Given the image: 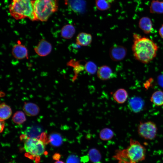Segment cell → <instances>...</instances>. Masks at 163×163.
Masks as SVG:
<instances>
[{"label": "cell", "mask_w": 163, "mask_h": 163, "mask_svg": "<svg viewBox=\"0 0 163 163\" xmlns=\"http://www.w3.org/2000/svg\"><path fill=\"white\" fill-rule=\"evenodd\" d=\"M133 37L132 50L135 58L144 64L152 61L158 50L157 44L150 39L136 33L133 34Z\"/></svg>", "instance_id": "1"}, {"label": "cell", "mask_w": 163, "mask_h": 163, "mask_svg": "<svg viewBox=\"0 0 163 163\" xmlns=\"http://www.w3.org/2000/svg\"><path fill=\"white\" fill-rule=\"evenodd\" d=\"M145 148L138 141L131 139L129 145L124 149L117 151L114 157L119 163H138L145 160Z\"/></svg>", "instance_id": "2"}, {"label": "cell", "mask_w": 163, "mask_h": 163, "mask_svg": "<svg viewBox=\"0 0 163 163\" xmlns=\"http://www.w3.org/2000/svg\"><path fill=\"white\" fill-rule=\"evenodd\" d=\"M11 15L16 20L25 18L36 21L31 0H12L9 6Z\"/></svg>", "instance_id": "3"}, {"label": "cell", "mask_w": 163, "mask_h": 163, "mask_svg": "<svg viewBox=\"0 0 163 163\" xmlns=\"http://www.w3.org/2000/svg\"><path fill=\"white\" fill-rule=\"evenodd\" d=\"M32 3L36 21H47L58 8L56 0H33Z\"/></svg>", "instance_id": "4"}, {"label": "cell", "mask_w": 163, "mask_h": 163, "mask_svg": "<svg viewBox=\"0 0 163 163\" xmlns=\"http://www.w3.org/2000/svg\"><path fill=\"white\" fill-rule=\"evenodd\" d=\"M24 146L26 152L34 156L42 155L45 150V146L43 142L35 137L27 138L24 142Z\"/></svg>", "instance_id": "5"}, {"label": "cell", "mask_w": 163, "mask_h": 163, "mask_svg": "<svg viewBox=\"0 0 163 163\" xmlns=\"http://www.w3.org/2000/svg\"><path fill=\"white\" fill-rule=\"evenodd\" d=\"M157 130L155 124L151 121L140 122L138 127L139 135L145 139L150 140L156 137Z\"/></svg>", "instance_id": "6"}, {"label": "cell", "mask_w": 163, "mask_h": 163, "mask_svg": "<svg viewBox=\"0 0 163 163\" xmlns=\"http://www.w3.org/2000/svg\"><path fill=\"white\" fill-rule=\"evenodd\" d=\"M127 50L123 46L114 45L112 46L109 50V56L113 61L118 62L123 60L126 57Z\"/></svg>", "instance_id": "7"}, {"label": "cell", "mask_w": 163, "mask_h": 163, "mask_svg": "<svg viewBox=\"0 0 163 163\" xmlns=\"http://www.w3.org/2000/svg\"><path fill=\"white\" fill-rule=\"evenodd\" d=\"M144 102L142 99L137 96L131 97L128 101V106L132 112L137 113L142 110L144 107Z\"/></svg>", "instance_id": "8"}, {"label": "cell", "mask_w": 163, "mask_h": 163, "mask_svg": "<svg viewBox=\"0 0 163 163\" xmlns=\"http://www.w3.org/2000/svg\"><path fill=\"white\" fill-rule=\"evenodd\" d=\"M34 49L38 55L41 56H44L50 53L52 49V46L50 43L43 39L39 42Z\"/></svg>", "instance_id": "9"}, {"label": "cell", "mask_w": 163, "mask_h": 163, "mask_svg": "<svg viewBox=\"0 0 163 163\" xmlns=\"http://www.w3.org/2000/svg\"><path fill=\"white\" fill-rule=\"evenodd\" d=\"M97 75L98 78L102 80L110 79L115 76L111 68L107 65L100 67L97 69Z\"/></svg>", "instance_id": "10"}, {"label": "cell", "mask_w": 163, "mask_h": 163, "mask_svg": "<svg viewBox=\"0 0 163 163\" xmlns=\"http://www.w3.org/2000/svg\"><path fill=\"white\" fill-rule=\"evenodd\" d=\"M12 52L13 56L18 59H22L28 56V51L26 47L20 43L14 45Z\"/></svg>", "instance_id": "11"}, {"label": "cell", "mask_w": 163, "mask_h": 163, "mask_svg": "<svg viewBox=\"0 0 163 163\" xmlns=\"http://www.w3.org/2000/svg\"><path fill=\"white\" fill-rule=\"evenodd\" d=\"M138 26L139 28L145 34L150 33L153 30L152 23L148 17H142L139 20Z\"/></svg>", "instance_id": "12"}, {"label": "cell", "mask_w": 163, "mask_h": 163, "mask_svg": "<svg viewBox=\"0 0 163 163\" xmlns=\"http://www.w3.org/2000/svg\"><path fill=\"white\" fill-rule=\"evenodd\" d=\"M76 43L80 46H86L89 45L92 41L91 35L89 33L81 32L78 34L76 39Z\"/></svg>", "instance_id": "13"}, {"label": "cell", "mask_w": 163, "mask_h": 163, "mask_svg": "<svg viewBox=\"0 0 163 163\" xmlns=\"http://www.w3.org/2000/svg\"><path fill=\"white\" fill-rule=\"evenodd\" d=\"M23 110L25 113L29 116L37 115L40 111L39 108L37 105L31 102L25 103Z\"/></svg>", "instance_id": "14"}, {"label": "cell", "mask_w": 163, "mask_h": 163, "mask_svg": "<svg viewBox=\"0 0 163 163\" xmlns=\"http://www.w3.org/2000/svg\"><path fill=\"white\" fill-rule=\"evenodd\" d=\"M113 96L114 100L117 102L122 104L125 103L127 100L128 94L125 89L120 88L114 93Z\"/></svg>", "instance_id": "15"}, {"label": "cell", "mask_w": 163, "mask_h": 163, "mask_svg": "<svg viewBox=\"0 0 163 163\" xmlns=\"http://www.w3.org/2000/svg\"><path fill=\"white\" fill-rule=\"evenodd\" d=\"M75 32V29L72 25L68 24L64 26L62 28L61 34L62 37L66 39L71 38Z\"/></svg>", "instance_id": "16"}, {"label": "cell", "mask_w": 163, "mask_h": 163, "mask_svg": "<svg viewBox=\"0 0 163 163\" xmlns=\"http://www.w3.org/2000/svg\"><path fill=\"white\" fill-rule=\"evenodd\" d=\"M149 11L152 14H163V1L153 0L150 5Z\"/></svg>", "instance_id": "17"}, {"label": "cell", "mask_w": 163, "mask_h": 163, "mask_svg": "<svg viewBox=\"0 0 163 163\" xmlns=\"http://www.w3.org/2000/svg\"><path fill=\"white\" fill-rule=\"evenodd\" d=\"M12 111L11 107L5 103H2L0 107V118L4 121L8 119L11 116Z\"/></svg>", "instance_id": "18"}, {"label": "cell", "mask_w": 163, "mask_h": 163, "mask_svg": "<svg viewBox=\"0 0 163 163\" xmlns=\"http://www.w3.org/2000/svg\"><path fill=\"white\" fill-rule=\"evenodd\" d=\"M150 100L156 106L163 105V92L159 90L155 91L152 94Z\"/></svg>", "instance_id": "19"}, {"label": "cell", "mask_w": 163, "mask_h": 163, "mask_svg": "<svg viewBox=\"0 0 163 163\" xmlns=\"http://www.w3.org/2000/svg\"><path fill=\"white\" fill-rule=\"evenodd\" d=\"M88 155L90 160L94 163L98 162L101 159V153L97 149L94 148L90 149Z\"/></svg>", "instance_id": "20"}, {"label": "cell", "mask_w": 163, "mask_h": 163, "mask_svg": "<svg viewBox=\"0 0 163 163\" xmlns=\"http://www.w3.org/2000/svg\"><path fill=\"white\" fill-rule=\"evenodd\" d=\"M49 141L53 146H59L62 144V139L60 134L57 133H53L50 135Z\"/></svg>", "instance_id": "21"}, {"label": "cell", "mask_w": 163, "mask_h": 163, "mask_svg": "<svg viewBox=\"0 0 163 163\" xmlns=\"http://www.w3.org/2000/svg\"><path fill=\"white\" fill-rule=\"evenodd\" d=\"M12 120L15 123L20 124L23 123L26 120L25 114L21 111H18L14 114Z\"/></svg>", "instance_id": "22"}, {"label": "cell", "mask_w": 163, "mask_h": 163, "mask_svg": "<svg viewBox=\"0 0 163 163\" xmlns=\"http://www.w3.org/2000/svg\"><path fill=\"white\" fill-rule=\"evenodd\" d=\"M114 133L110 129L105 128L102 129L100 132V138L103 140H107L111 139L113 137Z\"/></svg>", "instance_id": "23"}, {"label": "cell", "mask_w": 163, "mask_h": 163, "mask_svg": "<svg viewBox=\"0 0 163 163\" xmlns=\"http://www.w3.org/2000/svg\"><path fill=\"white\" fill-rule=\"evenodd\" d=\"M95 2L97 8L100 11L107 10L111 7L110 3L107 0H95Z\"/></svg>", "instance_id": "24"}, {"label": "cell", "mask_w": 163, "mask_h": 163, "mask_svg": "<svg viewBox=\"0 0 163 163\" xmlns=\"http://www.w3.org/2000/svg\"><path fill=\"white\" fill-rule=\"evenodd\" d=\"M84 69L88 74L93 75L95 74L97 71V67L94 62L89 61L86 62L84 66Z\"/></svg>", "instance_id": "25"}, {"label": "cell", "mask_w": 163, "mask_h": 163, "mask_svg": "<svg viewBox=\"0 0 163 163\" xmlns=\"http://www.w3.org/2000/svg\"><path fill=\"white\" fill-rule=\"evenodd\" d=\"M66 162L67 163H79V160L76 156L72 155L68 157Z\"/></svg>", "instance_id": "26"}, {"label": "cell", "mask_w": 163, "mask_h": 163, "mask_svg": "<svg viewBox=\"0 0 163 163\" xmlns=\"http://www.w3.org/2000/svg\"><path fill=\"white\" fill-rule=\"evenodd\" d=\"M157 82L158 85L163 88V74H161L158 76Z\"/></svg>", "instance_id": "27"}, {"label": "cell", "mask_w": 163, "mask_h": 163, "mask_svg": "<svg viewBox=\"0 0 163 163\" xmlns=\"http://www.w3.org/2000/svg\"><path fill=\"white\" fill-rule=\"evenodd\" d=\"M158 33L160 37L163 39V24L160 27L158 30Z\"/></svg>", "instance_id": "28"}, {"label": "cell", "mask_w": 163, "mask_h": 163, "mask_svg": "<svg viewBox=\"0 0 163 163\" xmlns=\"http://www.w3.org/2000/svg\"><path fill=\"white\" fill-rule=\"evenodd\" d=\"M4 122L3 120H1L0 121V131L1 132L4 127Z\"/></svg>", "instance_id": "29"}, {"label": "cell", "mask_w": 163, "mask_h": 163, "mask_svg": "<svg viewBox=\"0 0 163 163\" xmlns=\"http://www.w3.org/2000/svg\"><path fill=\"white\" fill-rule=\"evenodd\" d=\"M54 163H65L61 161H57Z\"/></svg>", "instance_id": "30"}, {"label": "cell", "mask_w": 163, "mask_h": 163, "mask_svg": "<svg viewBox=\"0 0 163 163\" xmlns=\"http://www.w3.org/2000/svg\"><path fill=\"white\" fill-rule=\"evenodd\" d=\"M157 0V1H158V0Z\"/></svg>", "instance_id": "31"}]
</instances>
